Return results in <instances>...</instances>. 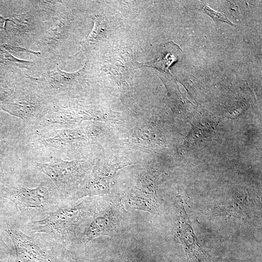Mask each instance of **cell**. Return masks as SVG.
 Returning a JSON list of instances; mask_svg holds the SVG:
<instances>
[{"instance_id": "obj_1", "label": "cell", "mask_w": 262, "mask_h": 262, "mask_svg": "<svg viewBox=\"0 0 262 262\" xmlns=\"http://www.w3.org/2000/svg\"><path fill=\"white\" fill-rule=\"evenodd\" d=\"M2 193L4 197L16 205L23 216L32 221L43 219L56 210L60 198L50 179L33 188L10 186L4 188Z\"/></svg>"}, {"instance_id": "obj_2", "label": "cell", "mask_w": 262, "mask_h": 262, "mask_svg": "<svg viewBox=\"0 0 262 262\" xmlns=\"http://www.w3.org/2000/svg\"><path fill=\"white\" fill-rule=\"evenodd\" d=\"M52 103L50 95L45 88L24 85L12 99L4 105L3 109L20 118L24 127L32 132L38 130Z\"/></svg>"}, {"instance_id": "obj_3", "label": "cell", "mask_w": 262, "mask_h": 262, "mask_svg": "<svg viewBox=\"0 0 262 262\" xmlns=\"http://www.w3.org/2000/svg\"><path fill=\"white\" fill-rule=\"evenodd\" d=\"M83 216V208L80 206L58 208L47 217L31 222L29 228L33 232L46 233L65 242L75 232Z\"/></svg>"}, {"instance_id": "obj_4", "label": "cell", "mask_w": 262, "mask_h": 262, "mask_svg": "<svg viewBox=\"0 0 262 262\" xmlns=\"http://www.w3.org/2000/svg\"><path fill=\"white\" fill-rule=\"evenodd\" d=\"M33 165L49 177L55 186L60 197L68 195L81 175V168L77 164L59 158L51 157L48 163L36 162Z\"/></svg>"}, {"instance_id": "obj_5", "label": "cell", "mask_w": 262, "mask_h": 262, "mask_svg": "<svg viewBox=\"0 0 262 262\" xmlns=\"http://www.w3.org/2000/svg\"><path fill=\"white\" fill-rule=\"evenodd\" d=\"M178 237L185 250L187 262H209V256L196 239L186 213L183 203L180 200Z\"/></svg>"}, {"instance_id": "obj_6", "label": "cell", "mask_w": 262, "mask_h": 262, "mask_svg": "<svg viewBox=\"0 0 262 262\" xmlns=\"http://www.w3.org/2000/svg\"><path fill=\"white\" fill-rule=\"evenodd\" d=\"M6 231L15 246L16 262H45V252L36 239L16 229Z\"/></svg>"}, {"instance_id": "obj_7", "label": "cell", "mask_w": 262, "mask_h": 262, "mask_svg": "<svg viewBox=\"0 0 262 262\" xmlns=\"http://www.w3.org/2000/svg\"><path fill=\"white\" fill-rule=\"evenodd\" d=\"M181 51L177 44L173 41L168 42L165 43L156 58L149 62L142 63L141 65L169 73V68L180 58Z\"/></svg>"}, {"instance_id": "obj_8", "label": "cell", "mask_w": 262, "mask_h": 262, "mask_svg": "<svg viewBox=\"0 0 262 262\" xmlns=\"http://www.w3.org/2000/svg\"><path fill=\"white\" fill-rule=\"evenodd\" d=\"M56 68L49 74V77L50 80L49 83L52 89H55L60 93L61 90L76 79L83 72L82 70L84 69L83 67L76 72L69 73L61 71L58 66Z\"/></svg>"}, {"instance_id": "obj_9", "label": "cell", "mask_w": 262, "mask_h": 262, "mask_svg": "<svg viewBox=\"0 0 262 262\" xmlns=\"http://www.w3.org/2000/svg\"><path fill=\"white\" fill-rule=\"evenodd\" d=\"M106 30V25L102 19L99 16H96L91 32L84 41L81 42L82 48L87 49L98 42L104 37Z\"/></svg>"}, {"instance_id": "obj_10", "label": "cell", "mask_w": 262, "mask_h": 262, "mask_svg": "<svg viewBox=\"0 0 262 262\" xmlns=\"http://www.w3.org/2000/svg\"><path fill=\"white\" fill-rule=\"evenodd\" d=\"M201 9L204 13L211 17L214 21H220L232 26L234 25L224 13L217 12L211 9L207 4L202 6Z\"/></svg>"}, {"instance_id": "obj_11", "label": "cell", "mask_w": 262, "mask_h": 262, "mask_svg": "<svg viewBox=\"0 0 262 262\" xmlns=\"http://www.w3.org/2000/svg\"><path fill=\"white\" fill-rule=\"evenodd\" d=\"M3 176V170L2 168L1 164L0 161V180L2 178Z\"/></svg>"}, {"instance_id": "obj_12", "label": "cell", "mask_w": 262, "mask_h": 262, "mask_svg": "<svg viewBox=\"0 0 262 262\" xmlns=\"http://www.w3.org/2000/svg\"><path fill=\"white\" fill-rule=\"evenodd\" d=\"M0 262H1L0 260Z\"/></svg>"}]
</instances>
